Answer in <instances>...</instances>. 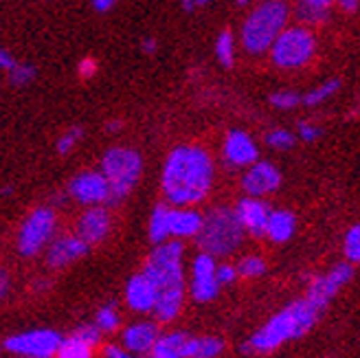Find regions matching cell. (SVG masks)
<instances>
[{
	"label": "cell",
	"mask_w": 360,
	"mask_h": 358,
	"mask_svg": "<svg viewBox=\"0 0 360 358\" xmlns=\"http://www.w3.org/2000/svg\"><path fill=\"white\" fill-rule=\"evenodd\" d=\"M213 158L202 146H178L169 152L160 187L172 207H195L213 187Z\"/></svg>",
	"instance_id": "6da1fadb"
},
{
	"label": "cell",
	"mask_w": 360,
	"mask_h": 358,
	"mask_svg": "<svg viewBox=\"0 0 360 358\" xmlns=\"http://www.w3.org/2000/svg\"><path fill=\"white\" fill-rule=\"evenodd\" d=\"M321 312L305 299L292 301L290 306L277 312L270 321L242 345V354H270L283 343L308 334L319 321Z\"/></svg>",
	"instance_id": "7a4b0ae2"
},
{
	"label": "cell",
	"mask_w": 360,
	"mask_h": 358,
	"mask_svg": "<svg viewBox=\"0 0 360 358\" xmlns=\"http://www.w3.org/2000/svg\"><path fill=\"white\" fill-rule=\"evenodd\" d=\"M288 20H290V7L285 0H264L242 25V46L253 56L268 53L277 35L288 27Z\"/></svg>",
	"instance_id": "3957f363"
},
{
	"label": "cell",
	"mask_w": 360,
	"mask_h": 358,
	"mask_svg": "<svg viewBox=\"0 0 360 358\" xmlns=\"http://www.w3.org/2000/svg\"><path fill=\"white\" fill-rule=\"evenodd\" d=\"M244 229L231 207H215L202 216V229L195 242L211 257L233 255L244 244Z\"/></svg>",
	"instance_id": "277c9868"
},
{
	"label": "cell",
	"mask_w": 360,
	"mask_h": 358,
	"mask_svg": "<svg viewBox=\"0 0 360 358\" xmlns=\"http://www.w3.org/2000/svg\"><path fill=\"white\" fill-rule=\"evenodd\" d=\"M143 172V158L132 148H112L101 158V174L110 187L108 205H119L139 183Z\"/></svg>",
	"instance_id": "5b68a950"
},
{
	"label": "cell",
	"mask_w": 360,
	"mask_h": 358,
	"mask_svg": "<svg viewBox=\"0 0 360 358\" xmlns=\"http://www.w3.org/2000/svg\"><path fill=\"white\" fill-rule=\"evenodd\" d=\"M268 53L277 68H303L316 56V38L310 27H285L277 35L273 46L268 49Z\"/></svg>",
	"instance_id": "8992f818"
},
{
	"label": "cell",
	"mask_w": 360,
	"mask_h": 358,
	"mask_svg": "<svg viewBox=\"0 0 360 358\" xmlns=\"http://www.w3.org/2000/svg\"><path fill=\"white\" fill-rule=\"evenodd\" d=\"M183 253H185V246L180 240H167L163 244H158L141 273L156 286V290L185 283Z\"/></svg>",
	"instance_id": "52a82bcc"
},
{
	"label": "cell",
	"mask_w": 360,
	"mask_h": 358,
	"mask_svg": "<svg viewBox=\"0 0 360 358\" xmlns=\"http://www.w3.org/2000/svg\"><path fill=\"white\" fill-rule=\"evenodd\" d=\"M58 231V216L51 207L33 209L18 231L15 248L25 257H35L51 244Z\"/></svg>",
	"instance_id": "ba28073f"
},
{
	"label": "cell",
	"mask_w": 360,
	"mask_h": 358,
	"mask_svg": "<svg viewBox=\"0 0 360 358\" xmlns=\"http://www.w3.org/2000/svg\"><path fill=\"white\" fill-rule=\"evenodd\" d=\"M64 336L56 330H31L15 334L5 341V347L11 354L27 358H53L60 350Z\"/></svg>",
	"instance_id": "9c48e42d"
},
{
	"label": "cell",
	"mask_w": 360,
	"mask_h": 358,
	"mask_svg": "<svg viewBox=\"0 0 360 358\" xmlns=\"http://www.w3.org/2000/svg\"><path fill=\"white\" fill-rule=\"evenodd\" d=\"M352 277H354V264H349V262L336 264L326 277H314L310 281L305 301L312 303L319 312H323L328 308V303L332 301V297L343 288V286H347L352 281Z\"/></svg>",
	"instance_id": "30bf717a"
},
{
	"label": "cell",
	"mask_w": 360,
	"mask_h": 358,
	"mask_svg": "<svg viewBox=\"0 0 360 358\" xmlns=\"http://www.w3.org/2000/svg\"><path fill=\"white\" fill-rule=\"evenodd\" d=\"M68 196L84 207H97L110 200V187L101 172H82L70 181Z\"/></svg>",
	"instance_id": "8fae6325"
},
{
	"label": "cell",
	"mask_w": 360,
	"mask_h": 358,
	"mask_svg": "<svg viewBox=\"0 0 360 358\" xmlns=\"http://www.w3.org/2000/svg\"><path fill=\"white\" fill-rule=\"evenodd\" d=\"M279 185H281V174L268 160H255L253 165H248V172L242 178V187L250 198H264V196L277 191Z\"/></svg>",
	"instance_id": "7c38bea8"
},
{
	"label": "cell",
	"mask_w": 360,
	"mask_h": 358,
	"mask_svg": "<svg viewBox=\"0 0 360 358\" xmlns=\"http://www.w3.org/2000/svg\"><path fill=\"white\" fill-rule=\"evenodd\" d=\"M110 231H112V213L103 205L88 207L77 220V236L88 246L103 242L108 236H110Z\"/></svg>",
	"instance_id": "4fadbf2b"
},
{
	"label": "cell",
	"mask_w": 360,
	"mask_h": 358,
	"mask_svg": "<svg viewBox=\"0 0 360 358\" xmlns=\"http://www.w3.org/2000/svg\"><path fill=\"white\" fill-rule=\"evenodd\" d=\"M88 244L77 234H64L60 238H53L46 246V266L49 268H60L82 260L88 253Z\"/></svg>",
	"instance_id": "5bb4252c"
},
{
	"label": "cell",
	"mask_w": 360,
	"mask_h": 358,
	"mask_svg": "<svg viewBox=\"0 0 360 358\" xmlns=\"http://www.w3.org/2000/svg\"><path fill=\"white\" fill-rule=\"evenodd\" d=\"M233 211H236V218L242 224L244 234L253 238H266V222L273 209L268 207L264 198H250V196H246Z\"/></svg>",
	"instance_id": "9a60e30c"
},
{
	"label": "cell",
	"mask_w": 360,
	"mask_h": 358,
	"mask_svg": "<svg viewBox=\"0 0 360 358\" xmlns=\"http://www.w3.org/2000/svg\"><path fill=\"white\" fill-rule=\"evenodd\" d=\"M224 160L231 167H248L259 158L257 143L244 130H231L224 139Z\"/></svg>",
	"instance_id": "2e32d148"
},
{
	"label": "cell",
	"mask_w": 360,
	"mask_h": 358,
	"mask_svg": "<svg viewBox=\"0 0 360 358\" xmlns=\"http://www.w3.org/2000/svg\"><path fill=\"white\" fill-rule=\"evenodd\" d=\"M158 336L160 332L154 321H141V324H134L123 330L121 343H123V350L130 354H150V350L158 341Z\"/></svg>",
	"instance_id": "e0dca14e"
},
{
	"label": "cell",
	"mask_w": 360,
	"mask_h": 358,
	"mask_svg": "<svg viewBox=\"0 0 360 358\" xmlns=\"http://www.w3.org/2000/svg\"><path fill=\"white\" fill-rule=\"evenodd\" d=\"M202 229V213L193 207H169V238L189 240L198 238Z\"/></svg>",
	"instance_id": "ac0fdd59"
},
{
	"label": "cell",
	"mask_w": 360,
	"mask_h": 358,
	"mask_svg": "<svg viewBox=\"0 0 360 358\" xmlns=\"http://www.w3.org/2000/svg\"><path fill=\"white\" fill-rule=\"evenodd\" d=\"M156 286L143 275L136 273L125 283V301L134 312H152L156 303Z\"/></svg>",
	"instance_id": "d6986e66"
},
{
	"label": "cell",
	"mask_w": 360,
	"mask_h": 358,
	"mask_svg": "<svg viewBox=\"0 0 360 358\" xmlns=\"http://www.w3.org/2000/svg\"><path fill=\"white\" fill-rule=\"evenodd\" d=\"M185 295H187L185 283L172 286V288H163L156 293V303L152 312L158 324H172L174 319H178V314L185 308Z\"/></svg>",
	"instance_id": "ffe728a7"
},
{
	"label": "cell",
	"mask_w": 360,
	"mask_h": 358,
	"mask_svg": "<svg viewBox=\"0 0 360 358\" xmlns=\"http://www.w3.org/2000/svg\"><path fill=\"white\" fill-rule=\"evenodd\" d=\"M224 352V341L218 336H187L180 356L183 358H218Z\"/></svg>",
	"instance_id": "44dd1931"
},
{
	"label": "cell",
	"mask_w": 360,
	"mask_h": 358,
	"mask_svg": "<svg viewBox=\"0 0 360 358\" xmlns=\"http://www.w3.org/2000/svg\"><path fill=\"white\" fill-rule=\"evenodd\" d=\"M295 229H297V218L292 211H270L268 216V222H266V236L281 244V242H288L292 236H295Z\"/></svg>",
	"instance_id": "7402d4cb"
},
{
	"label": "cell",
	"mask_w": 360,
	"mask_h": 358,
	"mask_svg": "<svg viewBox=\"0 0 360 358\" xmlns=\"http://www.w3.org/2000/svg\"><path fill=\"white\" fill-rule=\"evenodd\" d=\"M187 334L185 332H169L158 336V341L150 350L152 358H183L180 356V347H183Z\"/></svg>",
	"instance_id": "603a6c76"
},
{
	"label": "cell",
	"mask_w": 360,
	"mask_h": 358,
	"mask_svg": "<svg viewBox=\"0 0 360 358\" xmlns=\"http://www.w3.org/2000/svg\"><path fill=\"white\" fill-rule=\"evenodd\" d=\"M150 238L154 244H163L169 240V205L158 203L150 218Z\"/></svg>",
	"instance_id": "cb8c5ba5"
},
{
	"label": "cell",
	"mask_w": 360,
	"mask_h": 358,
	"mask_svg": "<svg viewBox=\"0 0 360 358\" xmlns=\"http://www.w3.org/2000/svg\"><path fill=\"white\" fill-rule=\"evenodd\" d=\"M189 295L198 303H209L220 295V283L213 275L209 277H191L189 281Z\"/></svg>",
	"instance_id": "d4e9b609"
},
{
	"label": "cell",
	"mask_w": 360,
	"mask_h": 358,
	"mask_svg": "<svg viewBox=\"0 0 360 358\" xmlns=\"http://www.w3.org/2000/svg\"><path fill=\"white\" fill-rule=\"evenodd\" d=\"M215 56H218L220 64L231 68L236 64V38H233V33L229 29H224L218 40H215Z\"/></svg>",
	"instance_id": "484cf974"
},
{
	"label": "cell",
	"mask_w": 360,
	"mask_h": 358,
	"mask_svg": "<svg viewBox=\"0 0 360 358\" xmlns=\"http://www.w3.org/2000/svg\"><path fill=\"white\" fill-rule=\"evenodd\" d=\"M338 88H340V79H330V82H326V84H321L319 88H312L310 93H305V95L301 97V101L312 108V106H319V103H323V101H328L332 95H336V93H338Z\"/></svg>",
	"instance_id": "4316f807"
},
{
	"label": "cell",
	"mask_w": 360,
	"mask_h": 358,
	"mask_svg": "<svg viewBox=\"0 0 360 358\" xmlns=\"http://www.w3.org/2000/svg\"><path fill=\"white\" fill-rule=\"evenodd\" d=\"M238 271V277H244V279H257L266 273V262L259 257V255H246L238 262L236 266Z\"/></svg>",
	"instance_id": "83f0119b"
},
{
	"label": "cell",
	"mask_w": 360,
	"mask_h": 358,
	"mask_svg": "<svg viewBox=\"0 0 360 358\" xmlns=\"http://www.w3.org/2000/svg\"><path fill=\"white\" fill-rule=\"evenodd\" d=\"M56 358H93V347L77 341L75 336L64 338L60 350L56 352Z\"/></svg>",
	"instance_id": "f1b7e54d"
},
{
	"label": "cell",
	"mask_w": 360,
	"mask_h": 358,
	"mask_svg": "<svg viewBox=\"0 0 360 358\" xmlns=\"http://www.w3.org/2000/svg\"><path fill=\"white\" fill-rule=\"evenodd\" d=\"M95 326L99 328V332L103 334V332H117L119 330V326H121V317H119V312L115 310V306H103L99 312H97V317H95Z\"/></svg>",
	"instance_id": "f546056e"
},
{
	"label": "cell",
	"mask_w": 360,
	"mask_h": 358,
	"mask_svg": "<svg viewBox=\"0 0 360 358\" xmlns=\"http://www.w3.org/2000/svg\"><path fill=\"white\" fill-rule=\"evenodd\" d=\"M345 257L349 264L360 262V226L354 224L345 236Z\"/></svg>",
	"instance_id": "4dcf8cb0"
},
{
	"label": "cell",
	"mask_w": 360,
	"mask_h": 358,
	"mask_svg": "<svg viewBox=\"0 0 360 358\" xmlns=\"http://www.w3.org/2000/svg\"><path fill=\"white\" fill-rule=\"evenodd\" d=\"M266 143L273 150H290L297 143V139L292 132H288V130H273V132L266 134Z\"/></svg>",
	"instance_id": "1f68e13d"
},
{
	"label": "cell",
	"mask_w": 360,
	"mask_h": 358,
	"mask_svg": "<svg viewBox=\"0 0 360 358\" xmlns=\"http://www.w3.org/2000/svg\"><path fill=\"white\" fill-rule=\"evenodd\" d=\"M73 336L77 338V341H82V343H86L88 347H97L99 343H101V332H99V328L95 326V324H86V326H79L75 332H73Z\"/></svg>",
	"instance_id": "d6a6232c"
},
{
	"label": "cell",
	"mask_w": 360,
	"mask_h": 358,
	"mask_svg": "<svg viewBox=\"0 0 360 358\" xmlns=\"http://www.w3.org/2000/svg\"><path fill=\"white\" fill-rule=\"evenodd\" d=\"M215 257L207 255V253H200L195 255L193 264H191V277H209L215 273Z\"/></svg>",
	"instance_id": "836d02e7"
},
{
	"label": "cell",
	"mask_w": 360,
	"mask_h": 358,
	"mask_svg": "<svg viewBox=\"0 0 360 358\" xmlns=\"http://www.w3.org/2000/svg\"><path fill=\"white\" fill-rule=\"evenodd\" d=\"M270 103H273L275 108H279V110H292L301 103V97L297 93H292V91H281V93L270 95Z\"/></svg>",
	"instance_id": "e575fe53"
},
{
	"label": "cell",
	"mask_w": 360,
	"mask_h": 358,
	"mask_svg": "<svg viewBox=\"0 0 360 358\" xmlns=\"http://www.w3.org/2000/svg\"><path fill=\"white\" fill-rule=\"evenodd\" d=\"M82 136H84V130L82 128H70L66 134H62L60 136V141H58V152L64 156V154H68L70 150H73L77 143L82 141Z\"/></svg>",
	"instance_id": "d590c367"
},
{
	"label": "cell",
	"mask_w": 360,
	"mask_h": 358,
	"mask_svg": "<svg viewBox=\"0 0 360 358\" xmlns=\"http://www.w3.org/2000/svg\"><path fill=\"white\" fill-rule=\"evenodd\" d=\"M9 73H11V84L13 86H25L35 77V68L31 64H15Z\"/></svg>",
	"instance_id": "8d00e7d4"
},
{
	"label": "cell",
	"mask_w": 360,
	"mask_h": 358,
	"mask_svg": "<svg viewBox=\"0 0 360 358\" xmlns=\"http://www.w3.org/2000/svg\"><path fill=\"white\" fill-rule=\"evenodd\" d=\"M213 277L222 288V286H229V283H233L238 279V271H236V266H231V264H220V266H215Z\"/></svg>",
	"instance_id": "74e56055"
},
{
	"label": "cell",
	"mask_w": 360,
	"mask_h": 358,
	"mask_svg": "<svg viewBox=\"0 0 360 358\" xmlns=\"http://www.w3.org/2000/svg\"><path fill=\"white\" fill-rule=\"evenodd\" d=\"M299 136L305 143H314L321 136V128H319V125H314V123H310V121H301L299 123Z\"/></svg>",
	"instance_id": "f35d334b"
},
{
	"label": "cell",
	"mask_w": 360,
	"mask_h": 358,
	"mask_svg": "<svg viewBox=\"0 0 360 358\" xmlns=\"http://www.w3.org/2000/svg\"><path fill=\"white\" fill-rule=\"evenodd\" d=\"M334 0H299L301 7H310V9H316V11H330Z\"/></svg>",
	"instance_id": "ab89813d"
},
{
	"label": "cell",
	"mask_w": 360,
	"mask_h": 358,
	"mask_svg": "<svg viewBox=\"0 0 360 358\" xmlns=\"http://www.w3.org/2000/svg\"><path fill=\"white\" fill-rule=\"evenodd\" d=\"M103 356L105 358H134V354L125 352L121 345H105L103 347Z\"/></svg>",
	"instance_id": "60d3db41"
},
{
	"label": "cell",
	"mask_w": 360,
	"mask_h": 358,
	"mask_svg": "<svg viewBox=\"0 0 360 358\" xmlns=\"http://www.w3.org/2000/svg\"><path fill=\"white\" fill-rule=\"evenodd\" d=\"M11 290V277L7 273V268L0 266V301H3Z\"/></svg>",
	"instance_id": "b9f144b4"
},
{
	"label": "cell",
	"mask_w": 360,
	"mask_h": 358,
	"mask_svg": "<svg viewBox=\"0 0 360 358\" xmlns=\"http://www.w3.org/2000/svg\"><path fill=\"white\" fill-rule=\"evenodd\" d=\"M95 70H97V62L95 60H90V58H86V60H82V64H79V75L82 77H93L95 75Z\"/></svg>",
	"instance_id": "7bdbcfd3"
},
{
	"label": "cell",
	"mask_w": 360,
	"mask_h": 358,
	"mask_svg": "<svg viewBox=\"0 0 360 358\" xmlns=\"http://www.w3.org/2000/svg\"><path fill=\"white\" fill-rule=\"evenodd\" d=\"M93 3V9L95 11H99V13H108L112 7H115V3L117 0H90Z\"/></svg>",
	"instance_id": "ee69618b"
},
{
	"label": "cell",
	"mask_w": 360,
	"mask_h": 358,
	"mask_svg": "<svg viewBox=\"0 0 360 358\" xmlns=\"http://www.w3.org/2000/svg\"><path fill=\"white\" fill-rule=\"evenodd\" d=\"M15 66V60L11 58V53L5 51V49H0V68L3 70H11Z\"/></svg>",
	"instance_id": "f6af8a7d"
},
{
	"label": "cell",
	"mask_w": 360,
	"mask_h": 358,
	"mask_svg": "<svg viewBox=\"0 0 360 358\" xmlns=\"http://www.w3.org/2000/svg\"><path fill=\"white\" fill-rule=\"evenodd\" d=\"M338 7L347 11V13H356L358 11V5H360V0H336Z\"/></svg>",
	"instance_id": "bcb514c9"
},
{
	"label": "cell",
	"mask_w": 360,
	"mask_h": 358,
	"mask_svg": "<svg viewBox=\"0 0 360 358\" xmlns=\"http://www.w3.org/2000/svg\"><path fill=\"white\" fill-rule=\"evenodd\" d=\"M143 51H146V53H154L156 51V42L154 40H143Z\"/></svg>",
	"instance_id": "7dc6e473"
},
{
	"label": "cell",
	"mask_w": 360,
	"mask_h": 358,
	"mask_svg": "<svg viewBox=\"0 0 360 358\" xmlns=\"http://www.w3.org/2000/svg\"><path fill=\"white\" fill-rule=\"evenodd\" d=\"M119 128H121V123H119V121H110V123L105 125V130H108V132H117Z\"/></svg>",
	"instance_id": "c3c4849f"
},
{
	"label": "cell",
	"mask_w": 360,
	"mask_h": 358,
	"mask_svg": "<svg viewBox=\"0 0 360 358\" xmlns=\"http://www.w3.org/2000/svg\"><path fill=\"white\" fill-rule=\"evenodd\" d=\"M183 9H185V11H193V9H195L193 0H183Z\"/></svg>",
	"instance_id": "681fc988"
},
{
	"label": "cell",
	"mask_w": 360,
	"mask_h": 358,
	"mask_svg": "<svg viewBox=\"0 0 360 358\" xmlns=\"http://www.w3.org/2000/svg\"><path fill=\"white\" fill-rule=\"evenodd\" d=\"M209 3H213V0H193V5H195V7H205V5H209Z\"/></svg>",
	"instance_id": "f907efd6"
},
{
	"label": "cell",
	"mask_w": 360,
	"mask_h": 358,
	"mask_svg": "<svg viewBox=\"0 0 360 358\" xmlns=\"http://www.w3.org/2000/svg\"><path fill=\"white\" fill-rule=\"evenodd\" d=\"M238 3H240V5H246V3H248V0H238Z\"/></svg>",
	"instance_id": "816d5d0a"
}]
</instances>
